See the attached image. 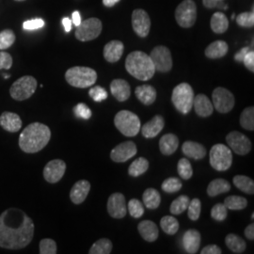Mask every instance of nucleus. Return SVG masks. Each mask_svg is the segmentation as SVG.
<instances>
[{
    "mask_svg": "<svg viewBox=\"0 0 254 254\" xmlns=\"http://www.w3.org/2000/svg\"><path fill=\"white\" fill-rule=\"evenodd\" d=\"M34 223L25 212L17 208L7 209L0 215V247L21 250L32 241Z\"/></svg>",
    "mask_w": 254,
    "mask_h": 254,
    "instance_id": "obj_1",
    "label": "nucleus"
},
{
    "mask_svg": "<svg viewBox=\"0 0 254 254\" xmlns=\"http://www.w3.org/2000/svg\"><path fill=\"white\" fill-rule=\"evenodd\" d=\"M51 138L50 128L41 123L27 126L19 137V146L27 154H35L43 150Z\"/></svg>",
    "mask_w": 254,
    "mask_h": 254,
    "instance_id": "obj_2",
    "label": "nucleus"
},
{
    "mask_svg": "<svg viewBox=\"0 0 254 254\" xmlns=\"http://www.w3.org/2000/svg\"><path fill=\"white\" fill-rule=\"evenodd\" d=\"M126 68L132 76L141 81L150 80L155 73L150 56L142 51H134L128 55L126 60Z\"/></svg>",
    "mask_w": 254,
    "mask_h": 254,
    "instance_id": "obj_3",
    "label": "nucleus"
},
{
    "mask_svg": "<svg viewBox=\"0 0 254 254\" xmlns=\"http://www.w3.org/2000/svg\"><path fill=\"white\" fill-rule=\"evenodd\" d=\"M65 79L74 88L85 89L95 84L97 80V73L89 67L75 66L67 70Z\"/></svg>",
    "mask_w": 254,
    "mask_h": 254,
    "instance_id": "obj_4",
    "label": "nucleus"
},
{
    "mask_svg": "<svg viewBox=\"0 0 254 254\" xmlns=\"http://www.w3.org/2000/svg\"><path fill=\"white\" fill-rule=\"evenodd\" d=\"M194 91L188 83H181L173 89L172 102L175 109L182 114H188L193 108Z\"/></svg>",
    "mask_w": 254,
    "mask_h": 254,
    "instance_id": "obj_5",
    "label": "nucleus"
},
{
    "mask_svg": "<svg viewBox=\"0 0 254 254\" xmlns=\"http://www.w3.org/2000/svg\"><path fill=\"white\" fill-rule=\"evenodd\" d=\"M114 125L119 131L127 136H135L140 131V120L129 110H122L114 118Z\"/></svg>",
    "mask_w": 254,
    "mask_h": 254,
    "instance_id": "obj_6",
    "label": "nucleus"
},
{
    "mask_svg": "<svg viewBox=\"0 0 254 254\" xmlns=\"http://www.w3.org/2000/svg\"><path fill=\"white\" fill-rule=\"evenodd\" d=\"M210 165L218 172H225L233 164V154L224 144H216L210 150Z\"/></svg>",
    "mask_w": 254,
    "mask_h": 254,
    "instance_id": "obj_7",
    "label": "nucleus"
},
{
    "mask_svg": "<svg viewBox=\"0 0 254 254\" xmlns=\"http://www.w3.org/2000/svg\"><path fill=\"white\" fill-rule=\"evenodd\" d=\"M37 86L38 83L33 76L25 75L20 77L11 85L9 93L14 100H27L34 94Z\"/></svg>",
    "mask_w": 254,
    "mask_h": 254,
    "instance_id": "obj_8",
    "label": "nucleus"
},
{
    "mask_svg": "<svg viewBox=\"0 0 254 254\" xmlns=\"http://www.w3.org/2000/svg\"><path fill=\"white\" fill-rule=\"evenodd\" d=\"M175 19L178 25L189 28L196 23L197 6L193 0H184L175 10Z\"/></svg>",
    "mask_w": 254,
    "mask_h": 254,
    "instance_id": "obj_9",
    "label": "nucleus"
},
{
    "mask_svg": "<svg viewBox=\"0 0 254 254\" xmlns=\"http://www.w3.org/2000/svg\"><path fill=\"white\" fill-rule=\"evenodd\" d=\"M149 56L154 64L155 71L167 73L172 70L173 57L168 47L163 46H155Z\"/></svg>",
    "mask_w": 254,
    "mask_h": 254,
    "instance_id": "obj_10",
    "label": "nucleus"
},
{
    "mask_svg": "<svg viewBox=\"0 0 254 254\" xmlns=\"http://www.w3.org/2000/svg\"><path fill=\"white\" fill-rule=\"evenodd\" d=\"M75 37L81 42L95 40L102 32V22L98 18H89L76 27Z\"/></svg>",
    "mask_w": 254,
    "mask_h": 254,
    "instance_id": "obj_11",
    "label": "nucleus"
},
{
    "mask_svg": "<svg viewBox=\"0 0 254 254\" xmlns=\"http://www.w3.org/2000/svg\"><path fill=\"white\" fill-rule=\"evenodd\" d=\"M212 99L214 108L217 109L219 113L225 114L235 108V96L231 91H228L225 88L218 87L215 89L212 93Z\"/></svg>",
    "mask_w": 254,
    "mask_h": 254,
    "instance_id": "obj_12",
    "label": "nucleus"
},
{
    "mask_svg": "<svg viewBox=\"0 0 254 254\" xmlns=\"http://www.w3.org/2000/svg\"><path fill=\"white\" fill-rule=\"evenodd\" d=\"M226 141L228 145L236 154L246 155L252 150V142L250 138L238 131L229 133L226 136Z\"/></svg>",
    "mask_w": 254,
    "mask_h": 254,
    "instance_id": "obj_13",
    "label": "nucleus"
},
{
    "mask_svg": "<svg viewBox=\"0 0 254 254\" xmlns=\"http://www.w3.org/2000/svg\"><path fill=\"white\" fill-rule=\"evenodd\" d=\"M132 26L137 36L145 38L151 29V19L144 9H135L132 13Z\"/></svg>",
    "mask_w": 254,
    "mask_h": 254,
    "instance_id": "obj_14",
    "label": "nucleus"
},
{
    "mask_svg": "<svg viewBox=\"0 0 254 254\" xmlns=\"http://www.w3.org/2000/svg\"><path fill=\"white\" fill-rule=\"evenodd\" d=\"M107 208L109 216L113 218H123L127 216L126 197L122 193H113L109 196Z\"/></svg>",
    "mask_w": 254,
    "mask_h": 254,
    "instance_id": "obj_15",
    "label": "nucleus"
},
{
    "mask_svg": "<svg viewBox=\"0 0 254 254\" xmlns=\"http://www.w3.org/2000/svg\"><path fill=\"white\" fill-rule=\"evenodd\" d=\"M137 153L135 142L126 141L116 146L110 153V158L117 163L127 162L130 158L134 157Z\"/></svg>",
    "mask_w": 254,
    "mask_h": 254,
    "instance_id": "obj_16",
    "label": "nucleus"
},
{
    "mask_svg": "<svg viewBox=\"0 0 254 254\" xmlns=\"http://www.w3.org/2000/svg\"><path fill=\"white\" fill-rule=\"evenodd\" d=\"M66 171V163L61 159H54L46 164L44 169V177L46 181L56 184L62 180Z\"/></svg>",
    "mask_w": 254,
    "mask_h": 254,
    "instance_id": "obj_17",
    "label": "nucleus"
},
{
    "mask_svg": "<svg viewBox=\"0 0 254 254\" xmlns=\"http://www.w3.org/2000/svg\"><path fill=\"white\" fill-rule=\"evenodd\" d=\"M183 246L188 254H197L200 250V234L197 230H188L183 236Z\"/></svg>",
    "mask_w": 254,
    "mask_h": 254,
    "instance_id": "obj_18",
    "label": "nucleus"
},
{
    "mask_svg": "<svg viewBox=\"0 0 254 254\" xmlns=\"http://www.w3.org/2000/svg\"><path fill=\"white\" fill-rule=\"evenodd\" d=\"M91 190V184L87 180H80L76 182L73 185L71 192L70 198L74 204H80L86 200Z\"/></svg>",
    "mask_w": 254,
    "mask_h": 254,
    "instance_id": "obj_19",
    "label": "nucleus"
},
{
    "mask_svg": "<svg viewBox=\"0 0 254 254\" xmlns=\"http://www.w3.org/2000/svg\"><path fill=\"white\" fill-rule=\"evenodd\" d=\"M124 50L125 46L122 42L117 40L111 41L104 47V58L111 64L117 63L124 54Z\"/></svg>",
    "mask_w": 254,
    "mask_h": 254,
    "instance_id": "obj_20",
    "label": "nucleus"
},
{
    "mask_svg": "<svg viewBox=\"0 0 254 254\" xmlns=\"http://www.w3.org/2000/svg\"><path fill=\"white\" fill-rule=\"evenodd\" d=\"M0 127L8 132L15 133L22 127V120L18 114L6 111L0 115Z\"/></svg>",
    "mask_w": 254,
    "mask_h": 254,
    "instance_id": "obj_21",
    "label": "nucleus"
},
{
    "mask_svg": "<svg viewBox=\"0 0 254 254\" xmlns=\"http://www.w3.org/2000/svg\"><path fill=\"white\" fill-rule=\"evenodd\" d=\"M193 108L198 116L206 118L213 114L214 107L212 102L209 100L208 97L204 94H198L194 97L193 100Z\"/></svg>",
    "mask_w": 254,
    "mask_h": 254,
    "instance_id": "obj_22",
    "label": "nucleus"
},
{
    "mask_svg": "<svg viewBox=\"0 0 254 254\" xmlns=\"http://www.w3.org/2000/svg\"><path fill=\"white\" fill-rule=\"evenodd\" d=\"M164 127L165 120L163 117L160 115H156L151 121L146 123L140 130L146 138H154L163 130Z\"/></svg>",
    "mask_w": 254,
    "mask_h": 254,
    "instance_id": "obj_23",
    "label": "nucleus"
},
{
    "mask_svg": "<svg viewBox=\"0 0 254 254\" xmlns=\"http://www.w3.org/2000/svg\"><path fill=\"white\" fill-rule=\"evenodd\" d=\"M110 91L119 102H125L130 97L131 88L126 80L114 79L110 84Z\"/></svg>",
    "mask_w": 254,
    "mask_h": 254,
    "instance_id": "obj_24",
    "label": "nucleus"
},
{
    "mask_svg": "<svg viewBox=\"0 0 254 254\" xmlns=\"http://www.w3.org/2000/svg\"><path fill=\"white\" fill-rule=\"evenodd\" d=\"M182 152L188 157L192 158V159H196V160L202 159L207 154V151L204 146L200 143H198V142H195V141H190V140L186 141L183 144Z\"/></svg>",
    "mask_w": 254,
    "mask_h": 254,
    "instance_id": "obj_25",
    "label": "nucleus"
},
{
    "mask_svg": "<svg viewBox=\"0 0 254 254\" xmlns=\"http://www.w3.org/2000/svg\"><path fill=\"white\" fill-rule=\"evenodd\" d=\"M137 230L141 237L147 242H154L158 238V227L151 220L141 221L137 226Z\"/></svg>",
    "mask_w": 254,
    "mask_h": 254,
    "instance_id": "obj_26",
    "label": "nucleus"
},
{
    "mask_svg": "<svg viewBox=\"0 0 254 254\" xmlns=\"http://www.w3.org/2000/svg\"><path fill=\"white\" fill-rule=\"evenodd\" d=\"M135 94L136 98L145 106L154 104L157 96L156 90L151 85H141L136 87Z\"/></svg>",
    "mask_w": 254,
    "mask_h": 254,
    "instance_id": "obj_27",
    "label": "nucleus"
},
{
    "mask_svg": "<svg viewBox=\"0 0 254 254\" xmlns=\"http://www.w3.org/2000/svg\"><path fill=\"white\" fill-rule=\"evenodd\" d=\"M179 139L174 134H166L159 140V149L164 155H171L178 149Z\"/></svg>",
    "mask_w": 254,
    "mask_h": 254,
    "instance_id": "obj_28",
    "label": "nucleus"
},
{
    "mask_svg": "<svg viewBox=\"0 0 254 254\" xmlns=\"http://www.w3.org/2000/svg\"><path fill=\"white\" fill-rule=\"evenodd\" d=\"M229 50L227 43L224 41H216L212 44H210L205 51L204 54L211 60H216V59H220L226 56Z\"/></svg>",
    "mask_w": 254,
    "mask_h": 254,
    "instance_id": "obj_29",
    "label": "nucleus"
},
{
    "mask_svg": "<svg viewBox=\"0 0 254 254\" xmlns=\"http://www.w3.org/2000/svg\"><path fill=\"white\" fill-rule=\"evenodd\" d=\"M231 190V185L225 179H215L211 182L207 188V194L210 197H216L220 194Z\"/></svg>",
    "mask_w": 254,
    "mask_h": 254,
    "instance_id": "obj_30",
    "label": "nucleus"
},
{
    "mask_svg": "<svg viewBox=\"0 0 254 254\" xmlns=\"http://www.w3.org/2000/svg\"><path fill=\"white\" fill-rule=\"evenodd\" d=\"M210 26L212 30L217 34L224 33L229 27V21L226 15L222 12H216L213 14Z\"/></svg>",
    "mask_w": 254,
    "mask_h": 254,
    "instance_id": "obj_31",
    "label": "nucleus"
},
{
    "mask_svg": "<svg viewBox=\"0 0 254 254\" xmlns=\"http://www.w3.org/2000/svg\"><path fill=\"white\" fill-rule=\"evenodd\" d=\"M142 200L147 208L154 210L160 205L161 196L155 189H147L142 195Z\"/></svg>",
    "mask_w": 254,
    "mask_h": 254,
    "instance_id": "obj_32",
    "label": "nucleus"
},
{
    "mask_svg": "<svg viewBox=\"0 0 254 254\" xmlns=\"http://www.w3.org/2000/svg\"><path fill=\"white\" fill-rule=\"evenodd\" d=\"M225 243L228 248L235 254H243L245 252L246 242L240 236L234 234H230L225 238Z\"/></svg>",
    "mask_w": 254,
    "mask_h": 254,
    "instance_id": "obj_33",
    "label": "nucleus"
},
{
    "mask_svg": "<svg viewBox=\"0 0 254 254\" xmlns=\"http://www.w3.org/2000/svg\"><path fill=\"white\" fill-rule=\"evenodd\" d=\"M233 181L238 190L243 191L246 194L254 195V182L252 178L246 175H236Z\"/></svg>",
    "mask_w": 254,
    "mask_h": 254,
    "instance_id": "obj_34",
    "label": "nucleus"
},
{
    "mask_svg": "<svg viewBox=\"0 0 254 254\" xmlns=\"http://www.w3.org/2000/svg\"><path fill=\"white\" fill-rule=\"evenodd\" d=\"M149 169V161L144 157H139L130 165L128 169L129 175L133 177H137L145 173Z\"/></svg>",
    "mask_w": 254,
    "mask_h": 254,
    "instance_id": "obj_35",
    "label": "nucleus"
},
{
    "mask_svg": "<svg viewBox=\"0 0 254 254\" xmlns=\"http://www.w3.org/2000/svg\"><path fill=\"white\" fill-rule=\"evenodd\" d=\"M160 226L162 228L164 233L169 236L175 235L180 228L178 220L173 216H165L161 218Z\"/></svg>",
    "mask_w": 254,
    "mask_h": 254,
    "instance_id": "obj_36",
    "label": "nucleus"
},
{
    "mask_svg": "<svg viewBox=\"0 0 254 254\" xmlns=\"http://www.w3.org/2000/svg\"><path fill=\"white\" fill-rule=\"evenodd\" d=\"M112 242L108 238H101L91 246L90 254H109L112 251Z\"/></svg>",
    "mask_w": 254,
    "mask_h": 254,
    "instance_id": "obj_37",
    "label": "nucleus"
},
{
    "mask_svg": "<svg viewBox=\"0 0 254 254\" xmlns=\"http://www.w3.org/2000/svg\"><path fill=\"white\" fill-rule=\"evenodd\" d=\"M190 198L187 195H182L173 200L170 207V211L173 215H181L185 212L190 204Z\"/></svg>",
    "mask_w": 254,
    "mask_h": 254,
    "instance_id": "obj_38",
    "label": "nucleus"
},
{
    "mask_svg": "<svg viewBox=\"0 0 254 254\" xmlns=\"http://www.w3.org/2000/svg\"><path fill=\"white\" fill-rule=\"evenodd\" d=\"M240 126L246 130H254V108H246L240 115Z\"/></svg>",
    "mask_w": 254,
    "mask_h": 254,
    "instance_id": "obj_39",
    "label": "nucleus"
},
{
    "mask_svg": "<svg viewBox=\"0 0 254 254\" xmlns=\"http://www.w3.org/2000/svg\"><path fill=\"white\" fill-rule=\"evenodd\" d=\"M224 205L230 210H243L248 206V200L240 196H229L224 200Z\"/></svg>",
    "mask_w": 254,
    "mask_h": 254,
    "instance_id": "obj_40",
    "label": "nucleus"
},
{
    "mask_svg": "<svg viewBox=\"0 0 254 254\" xmlns=\"http://www.w3.org/2000/svg\"><path fill=\"white\" fill-rule=\"evenodd\" d=\"M177 171H178L180 177L184 180L190 179L193 175L192 166H191L190 160L187 158H182L179 160L178 165H177Z\"/></svg>",
    "mask_w": 254,
    "mask_h": 254,
    "instance_id": "obj_41",
    "label": "nucleus"
},
{
    "mask_svg": "<svg viewBox=\"0 0 254 254\" xmlns=\"http://www.w3.org/2000/svg\"><path fill=\"white\" fill-rule=\"evenodd\" d=\"M15 42V34L11 29H5L0 32V50L8 49Z\"/></svg>",
    "mask_w": 254,
    "mask_h": 254,
    "instance_id": "obj_42",
    "label": "nucleus"
},
{
    "mask_svg": "<svg viewBox=\"0 0 254 254\" xmlns=\"http://www.w3.org/2000/svg\"><path fill=\"white\" fill-rule=\"evenodd\" d=\"M127 209L131 215V217L134 218H141L144 214V206L143 204L136 199H132L128 202Z\"/></svg>",
    "mask_w": 254,
    "mask_h": 254,
    "instance_id": "obj_43",
    "label": "nucleus"
},
{
    "mask_svg": "<svg viewBox=\"0 0 254 254\" xmlns=\"http://www.w3.org/2000/svg\"><path fill=\"white\" fill-rule=\"evenodd\" d=\"M182 189V182L176 177H170L162 183V190L168 193H175Z\"/></svg>",
    "mask_w": 254,
    "mask_h": 254,
    "instance_id": "obj_44",
    "label": "nucleus"
},
{
    "mask_svg": "<svg viewBox=\"0 0 254 254\" xmlns=\"http://www.w3.org/2000/svg\"><path fill=\"white\" fill-rule=\"evenodd\" d=\"M189 218H190L191 220L195 221V220H198L200 216V211H201V203H200V200L197 198L193 199V200L190 201V204H189Z\"/></svg>",
    "mask_w": 254,
    "mask_h": 254,
    "instance_id": "obj_45",
    "label": "nucleus"
},
{
    "mask_svg": "<svg viewBox=\"0 0 254 254\" xmlns=\"http://www.w3.org/2000/svg\"><path fill=\"white\" fill-rule=\"evenodd\" d=\"M236 23L238 26L243 27H253L254 26V9L250 12L240 13L236 17Z\"/></svg>",
    "mask_w": 254,
    "mask_h": 254,
    "instance_id": "obj_46",
    "label": "nucleus"
},
{
    "mask_svg": "<svg viewBox=\"0 0 254 254\" xmlns=\"http://www.w3.org/2000/svg\"><path fill=\"white\" fill-rule=\"evenodd\" d=\"M227 215V207L222 203H217L211 209V217L217 221L225 220Z\"/></svg>",
    "mask_w": 254,
    "mask_h": 254,
    "instance_id": "obj_47",
    "label": "nucleus"
},
{
    "mask_svg": "<svg viewBox=\"0 0 254 254\" xmlns=\"http://www.w3.org/2000/svg\"><path fill=\"white\" fill-rule=\"evenodd\" d=\"M40 254H57V244L53 239L45 238L40 242Z\"/></svg>",
    "mask_w": 254,
    "mask_h": 254,
    "instance_id": "obj_48",
    "label": "nucleus"
},
{
    "mask_svg": "<svg viewBox=\"0 0 254 254\" xmlns=\"http://www.w3.org/2000/svg\"><path fill=\"white\" fill-rule=\"evenodd\" d=\"M73 112L77 118L84 119V120H89L92 115L90 108L83 103L77 104L73 109Z\"/></svg>",
    "mask_w": 254,
    "mask_h": 254,
    "instance_id": "obj_49",
    "label": "nucleus"
},
{
    "mask_svg": "<svg viewBox=\"0 0 254 254\" xmlns=\"http://www.w3.org/2000/svg\"><path fill=\"white\" fill-rule=\"evenodd\" d=\"M89 94L92 98V100H94L95 102H102L108 98V92L100 86H95V87L91 88L89 91Z\"/></svg>",
    "mask_w": 254,
    "mask_h": 254,
    "instance_id": "obj_50",
    "label": "nucleus"
},
{
    "mask_svg": "<svg viewBox=\"0 0 254 254\" xmlns=\"http://www.w3.org/2000/svg\"><path fill=\"white\" fill-rule=\"evenodd\" d=\"M44 27H45V21L41 18L28 20L23 24V28L25 30H35Z\"/></svg>",
    "mask_w": 254,
    "mask_h": 254,
    "instance_id": "obj_51",
    "label": "nucleus"
},
{
    "mask_svg": "<svg viewBox=\"0 0 254 254\" xmlns=\"http://www.w3.org/2000/svg\"><path fill=\"white\" fill-rule=\"evenodd\" d=\"M12 66V58L9 53L0 52V70H9Z\"/></svg>",
    "mask_w": 254,
    "mask_h": 254,
    "instance_id": "obj_52",
    "label": "nucleus"
},
{
    "mask_svg": "<svg viewBox=\"0 0 254 254\" xmlns=\"http://www.w3.org/2000/svg\"><path fill=\"white\" fill-rule=\"evenodd\" d=\"M245 64L246 67L251 71V72H254V52L253 50H251L250 52H248L247 55L243 60V62Z\"/></svg>",
    "mask_w": 254,
    "mask_h": 254,
    "instance_id": "obj_53",
    "label": "nucleus"
},
{
    "mask_svg": "<svg viewBox=\"0 0 254 254\" xmlns=\"http://www.w3.org/2000/svg\"><path fill=\"white\" fill-rule=\"evenodd\" d=\"M200 254H222V251L220 250V248L218 247L217 245L206 246L205 248L202 249V251H200Z\"/></svg>",
    "mask_w": 254,
    "mask_h": 254,
    "instance_id": "obj_54",
    "label": "nucleus"
},
{
    "mask_svg": "<svg viewBox=\"0 0 254 254\" xmlns=\"http://www.w3.org/2000/svg\"><path fill=\"white\" fill-rule=\"evenodd\" d=\"M223 1H218V0H202V4L205 8L207 9H215L217 7H221Z\"/></svg>",
    "mask_w": 254,
    "mask_h": 254,
    "instance_id": "obj_55",
    "label": "nucleus"
},
{
    "mask_svg": "<svg viewBox=\"0 0 254 254\" xmlns=\"http://www.w3.org/2000/svg\"><path fill=\"white\" fill-rule=\"evenodd\" d=\"M251 51V48L250 47H243L242 49H240L236 55H235V60L238 63H242L244 58H245L246 55L248 52Z\"/></svg>",
    "mask_w": 254,
    "mask_h": 254,
    "instance_id": "obj_56",
    "label": "nucleus"
},
{
    "mask_svg": "<svg viewBox=\"0 0 254 254\" xmlns=\"http://www.w3.org/2000/svg\"><path fill=\"white\" fill-rule=\"evenodd\" d=\"M245 236L249 240H254V224L252 223L249 226H247L245 229Z\"/></svg>",
    "mask_w": 254,
    "mask_h": 254,
    "instance_id": "obj_57",
    "label": "nucleus"
},
{
    "mask_svg": "<svg viewBox=\"0 0 254 254\" xmlns=\"http://www.w3.org/2000/svg\"><path fill=\"white\" fill-rule=\"evenodd\" d=\"M81 16H80V13L79 11L75 10L73 11V15H72V23L75 27H78L80 24H81Z\"/></svg>",
    "mask_w": 254,
    "mask_h": 254,
    "instance_id": "obj_58",
    "label": "nucleus"
},
{
    "mask_svg": "<svg viewBox=\"0 0 254 254\" xmlns=\"http://www.w3.org/2000/svg\"><path fill=\"white\" fill-rule=\"evenodd\" d=\"M72 20L68 17H64L63 19V25H64V29L66 32H70L72 29Z\"/></svg>",
    "mask_w": 254,
    "mask_h": 254,
    "instance_id": "obj_59",
    "label": "nucleus"
},
{
    "mask_svg": "<svg viewBox=\"0 0 254 254\" xmlns=\"http://www.w3.org/2000/svg\"><path fill=\"white\" fill-rule=\"evenodd\" d=\"M120 0H103V4L106 7H113L115 4H117Z\"/></svg>",
    "mask_w": 254,
    "mask_h": 254,
    "instance_id": "obj_60",
    "label": "nucleus"
},
{
    "mask_svg": "<svg viewBox=\"0 0 254 254\" xmlns=\"http://www.w3.org/2000/svg\"><path fill=\"white\" fill-rule=\"evenodd\" d=\"M15 1H25V0H15Z\"/></svg>",
    "mask_w": 254,
    "mask_h": 254,
    "instance_id": "obj_61",
    "label": "nucleus"
},
{
    "mask_svg": "<svg viewBox=\"0 0 254 254\" xmlns=\"http://www.w3.org/2000/svg\"><path fill=\"white\" fill-rule=\"evenodd\" d=\"M218 1H223V0H218Z\"/></svg>",
    "mask_w": 254,
    "mask_h": 254,
    "instance_id": "obj_62",
    "label": "nucleus"
}]
</instances>
